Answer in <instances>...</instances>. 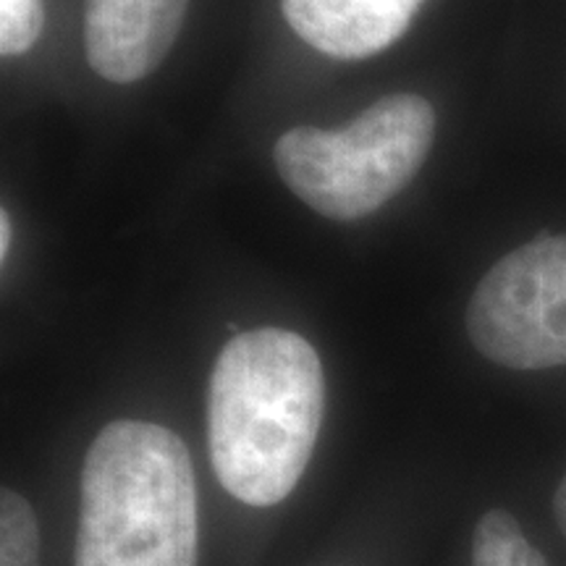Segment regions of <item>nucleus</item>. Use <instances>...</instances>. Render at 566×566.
I'll return each mask as SVG.
<instances>
[{"instance_id":"obj_1","label":"nucleus","mask_w":566,"mask_h":566,"mask_svg":"<svg viewBox=\"0 0 566 566\" xmlns=\"http://www.w3.org/2000/svg\"><path fill=\"white\" fill-rule=\"evenodd\" d=\"M325 409L313 344L283 328L237 334L218 354L208 391L212 470L233 499L273 506L313 457Z\"/></svg>"},{"instance_id":"obj_2","label":"nucleus","mask_w":566,"mask_h":566,"mask_svg":"<svg viewBox=\"0 0 566 566\" xmlns=\"http://www.w3.org/2000/svg\"><path fill=\"white\" fill-rule=\"evenodd\" d=\"M195 467L174 430L116 420L92 441L80 480L74 566H197Z\"/></svg>"},{"instance_id":"obj_3","label":"nucleus","mask_w":566,"mask_h":566,"mask_svg":"<svg viewBox=\"0 0 566 566\" xmlns=\"http://www.w3.org/2000/svg\"><path fill=\"white\" fill-rule=\"evenodd\" d=\"M436 113L420 95H388L344 129L296 126L275 145L283 184L331 221H357L401 192L433 147Z\"/></svg>"},{"instance_id":"obj_4","label":"nucleus","mask_w":566,"mask_h":566,"mask_svg":"<svg viewBox=\"0 0 566 566\" xmlns=\"http://www.w3.org/2000/svg\"><path fill=\"white\" fill-rule=\"evenodd\" d=\"M467 331L495 365H566V233L537 237L501 258L472 294Z\"/></svg>"},{"instance_id":"obj_5","label":"nucleus","mask_w":566,"mask_h":566,"mask_svg":"<svg viewBox=\"0 0 566 566\" xmlns=\"http://www.w3.org/2000/svg\"><path fill=\"white\" fill-rule=\"evenodd\" d=\"M187 9L189 0H87L90 66L116 84L145 80L174 48Z\"/></svg>"},{"instance_id":"obj_6","label":"nucleus","mask_w":566,"mask_h":566,"mask_svg":"<svg viewBox=\"0 0 566 566\" xmlns=\"http://www.w3.org/2000/svg\"><path fill=\"white\" fill-rule=\"evenodd\" d=\"M424 0H281L283 17L315 51L338 61L370 59L394 45Z\"/></svg>"},{"instance_id":"obj_7","label":"nucleus","mask_w":566,"mask_h":566,"mask_svg":"<svg viewBox=\"0 0 566 566\" xmlns=\"http://www.w3.org/2000/svg\"><path fill=\"white\" fill-rule=\"evenodd\" d=\"M472 566H548V562L512 514L491 509L480 516L472 535Z\"/></svg>"},{"instance_id":"obj_8","label":"nucleus","mask_w":566,"mask_h":566,"mask_svg":"<svg viewBox=\"0 0 566 566\" xmlns=\"http://www.w3.org/2000/svg\"><path fill=\"white\" fill-rule=\"evenodd\" d=\"M0 566H40V530L30 501L0 491Z\"/></svg>"},{"instance_id":"obj_9","label":"nucleus","mask_w":566,"mask_h":566,"mask_svg":"<svg viewBox=\"0 0 566 566\" xmlns=\"http://www.w3.org/2000/svg\"><path fill=\"white\" fill-rule=\"evenodd\" d=\"M45 24L42 0H0V53L6 59L27 53Z\"/></svg>"},{"instance_id":"obj_10","label":"nucleus","mask_w":566,"mask_h":566,"mask_svg":"<svg viewBox=\"0 0 566 566\" xmlns=\"http://www.w3.org/2000/svg\"><path fill=\"white\" fill-rule=\"evenodd\" d=\"M554 514H556V525L562 530V535L566 537V475L562 483L556 488V495H554Z\"/></svg>"},{"instance_id":"obj_11","label":"nucleus","mask_w":566,"mask_h":566,"mask_svg":"<svg viewBox=\"0 0 566 566\" xmlns=\"http://www.w3.org/2000/svg\"><path fill=\"white\" fill-rule=\"evenodd\" d=\"M9 250H11V218H9V210L0 212V258H9Z\"/></svg>"}]
</instances>
